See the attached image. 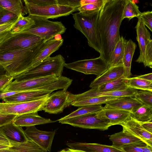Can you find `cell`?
Masks as SVG:
<instances>
[{
	"instance_id": "obj_12",
	"label": "cell",
	"mask_w": 152,
	"mask_h": 152,
	"mask_svg": "<svg viewBox=\"0 0 152 152\" xmlns=\"http://www.w3.org/2000/svg\"><path fill=\"white\" fill-rule=\"evenodd\" d=\"M56 130L52 131H42L35 126L26 127L24 133L29 139L33 141L45 151L50 152L52 145Z\"/></svg>"
},
{
	"instance_id": "obj_1",
	"label": "cell",
	"mask_w": 152,
	"mask_h": 152,
	"mask_svg": "<svg viewBox=\"0 0 152 152\" xmlns=\"http://www.w3.org/2000/svg\"><path fill=\"white\" fill-rule=\"evenodd\" d=\"M126 0H104L99 11L96 25L101 51L99 57L109 65L120 36L119 28Z\"/></svg>"
},
{
	"instance_id": "obj_32",
	"label": "cell",
	"mask_w": 152,
	"mask_h": 152,
	"mask_svg": "<svg viewBox=\"0 0 152 152\" xmlns=\"http://www.w3.org/2000/svg\"><path fill=\"white\" fill-rule=\"evenodd\" d=\"M34 23V20L28 16L20 15L10 32L12 34L21 33L29 29Z\"/></svg>"
},
{
	"instance_id": "obj_55",
	"label": "cell",
	"mask_w": 152,
	"mask_h": 152,
	"mask_svg": "<svg viewBox=\"0 0 152 152\" xmlns=\"http://www.w3.org/2000/svg\"><path fill=\"white\" fill-rule=\"evenodd\" d=\"M142 152H152V146L147 145L143 148Z\"/></svg>"
},
{
	"instance_id": "obj_46",
	"label": "cell",
	"mask_w": 152,
	"mask_h": 152,
	"mask_svg": "<svg viewBox=\"0 0 152 152\" xmlns=\"http://www.w3.org/2000/svg\"><path fill=\"white\" fill-rule=\"evenodd\" d=\"M29 3L40 6L57 4V0H26Z\"/></svg>"
},
{
	"instance_id": "obj_53",
	"label": "cell",
	"mask_w": 152,
	"mask_h": 152,
	"mask_svg": "<svg viewBox=\"0 0 152 152\" xmlns=\"http://www.w3.org/2000/svg\"><path fill=\"white\" fill-rule=\"evenodd\" d=\"M0 152H20L19 151L12 147L5 149H0Z\"/></svg>"
},
{
	"instance_id": "obj_13",
	"label": "cell",
	"mask_w": 152,
	"mask_h": 152,
	"mask_svg": "<svg viewBox=\"0 0 152 152\" xmlns=\"http://www.w3.org/2000/svg\"><path fill=\"white\" fill-rule=\"evenodd\" d=\"M58 77L55 75H53L19 81L14 80L9 83L1 92L6 93L26 90H33L39 86L56 81Z\"/></svg>"
},
{
	"instance_id": "obj_52",
	"label": "cell",
	"mask_w": 152,
	"mask_h": 152,
	"mask_svg": "<svg viewBox=\"0 0 152 152\" xmlns=\"http://www.w3.org/2000/svg\"><path fill=\"white\" fill-rule=\"evenodd\" d=\"M137 77L140 79L152 82V73L140 75Z\"/></svg>"
},
{
	"instance_id": "obj_41",
	"label": "cell",
	"mask_w": 152,
	"mask_h": 152,
	"mask_svg": "<svg viewBox=\"0 0 152 152\" xmlns=\"http://www.w3.org/2000/svg\"><path fill=\"white\" fill-rule=\"evenodd\" d=\"M145 67L152 68V40L146 45L145 52Z\"/></svg>"
},
{
	"instance_id": "obj_23",
	"label": "cell",
	"mask_w": 152,
	"mask_h": 152,
	"mask_svg": "<svg viewBox=\"0 0 152 152\" xmlns=\"http://www.w3.org/2000/svg\"><path fill=\"white\" fill-rule=\"evenodd\" d=\"M0 130L9 139L15 142L23 143L28 139L22 127L16 126L13 122L0 127Z\"/></svg>"
},
{
	"instance_id": "obj_57",
	"label": "cell",
	"mask_w": 152,
	"mask_h": 152,
	"mask_svg": "<svg viewBox=\"0 0 152 152\" xmlns=\"http://www.w3.org/2000/svg\"><path fill=\"white\" fill-rule=\"evenodd\" d=\"M10 147H11L7 145L0 144V149H7Z\"/></svg>"
},
{
	"instance_id": "obj_15",
	"label": "cell",
	"mask_w": 152,
	"mask_h": 152,
	"mask_svg": "<svg viewBox=\"0 0 152 152\" xmlns=\"http://www.w3.org/2000/svg\"><path fill=\"white\" fill-rule=\"evenodd\" d=\"M53 91L26 90L23 92L4 98L2 100L7 103H20L31 101L50 95Z\"/></svg>"
},
{
	"instance_id": "obj_45",
	"label": "cell",
	"mask_w": 152,
	"mask_h": 152,
	"mask_svg": "<svg viewBox=\"0 0 152 152\" xmlns=\"http://www.w3.org/2000/svg\"><path fill=\"white\" fill-rule=\"evenodd\" d=\"M14 77L6 74L0 77V92L4 89L8 85L12 82Z\"/></svg>"
},
{
	"instance_id": "obj_24",
	"label": "cell",
	"mask_w": 152,
	"mask_h": 152,
	"mask_svg": "<svg viewBox=\"0 0 152 152\" xmlns=\"http://www.w3.org/2000/svg\"><path fill=\"white\" fill-rule=\"evenodd\" d=\"M122 127V131L110 136L109 139L112 142L113 146L121 149V147L125 145L142 141Z\"/></svg>"
},
{
	"instance_id": "obj_18",
	"label": "cell",
	"mask_w": 152,
	"mask_h": 152,
	"mask_svg": "<svg viewBox=\"0 0 152 152\" xmlns=\"http://www.w3.org/2000/svg\"><path fill=\"white\" fill-rule=\"evenodd\" d=\"M123 64L109 67L104 73L96 77L90 84L91 88H96L105 83L115 80L124 75Z\"/></svg>"
},
{
	"instance_id": "obj_26",
	"label": "cell",
	"mask_w": 152,
	"mask_h": 152,
	"mask_svg": "<svg viewBox=\"0 0 152 152\" xmlns=\"http://www.w3.org/2000/svg\"><path fill=\"white\" fill-rule=\"evenodd\" d=\"M137 45L131 39L127 41L125 45L122 63L124 69V76L126 78L131 77V62Z\"/></svg>"
},
{
	"instance_id": "obj_44",
	"label": "cell",
	"mask_w": 152,
	"mask_h": 152,
	"mask_svg": "<svg viewBox=\"0 0 152 152\" xmlns=\"http://www.w3.org/2000/svg\"><path fill=\"white\" fill-rule=\"evenodd\" d=\"M16 116L13 114H0V127L13 122Z\"/></svg>"
},
{
	"instance_id": "obj_47",
	"label": "cell",
	"mask_w": 152,
	"mask_h": 152,
	"mask_svg": "<svg viewBox=\"0 0 152 152\" xmlns=\"http://www.w3.org/2000/svg\"><path fill=\"white\" fill-rule=\"evenodd\" d=\"M17 19L14 21L0 24V33L10 31L15 23Z\"/></svg>"
},
{
	"instance_id": "obj_35",
	"label": "cell",
	"mask_w": 152,
	"mask_h": 152,
	"mask_svg": "<svg viewBox=\"0 0 152 152\" xmlns=\"http://www.w3.org/2000/svg\"><path fill=\"white\" fill-rule=\"evenodd\" d=\"M10 141L12 146V147L20 152H45L40 146L29 139L27 141L23 143Z\"/></svg>"
},
{
	"instance_id": "obj_11",
	"label": "cell",
	"mask_w": 152,
	"mask_h": 152,
	"mask_svg": "<svg viewBox=\"0 0 152 152\" xmlns=\"http://www.w3.org/2000/svg\"><path fill=\"white\" fill-rule=\"evenodd\" d=\"M70 92L62 90L51 93L42 110L50 114H58L71 104Z\"/></svg>"
},
{
	"instance_id": "obj_33",
	"label": "cell",
	"mask_w": 152,
	"mask_h": 152,
	"mask_svg": "<svg viewBox=\"0 0 152 152\" xmlns=\"http://www.w3.org/2000/svg\"><path fill=\"white\" fill-rule=\"evenodd\" d=\"M126 84L128 87L137 90L152 91V82L136 77L126 78Z\"/></svg>"
},
{
	"instance_id": "obj_36",
	"label": "cell",
	"mask_w": 152,
	"mask_h": 152,
	"mask_svg": "<svg viewBox=\"0 0 152 152\" xmlns=\"http://www.w3.org/2000/svg\"><path fill=\"white\" fill-rule=\"evenodd\" d=\"M141 13L139 10L138 6L136 4L133 2L132 0H126L122 20L126 18H128L129 20L134 17L137 18Z\"/></svg>"
},
{
	"instance_id": "obj_19",
	"label": "cell",
	"mask_w": 152,
	"mask_h": 152,
	"mask_svg": "<svg viewBox=\"0 0 152 152\" xmlns=\"http://www.w3.org/2000/svg\"><path fill=\"white\" fill-rule=\"evenodd\" d=\"M56 121L49 118H43L39 115L38 113H33L17 115L13 123L16 126L26 127Z\"/></svg>"
},
{
	"instance_id": "obj_43",
	"label": "cell",
	"mask_w": 152,
	"mask_h": 152,
	"mask_svg": "<svg viewBox=\"0 0 152 152\" xmlns=\"http://www.w3.org/2000/svg\"><path fill=\"white\" fill-rule=\"evenodd\" d=\"M80 0H57V4L76 8L78 10L80 7Z\"/></svg>"
},
{
	"instance_id": "obj_20",
	"label": "cell",
	"mask_w": 152,
	"mask_h": 152,
	"mask_svg": "<svg viewBox=\"0 0 152 152\" xmlns=\"http://www.w3.org/2000/svg\"><path fill=\"white\" fill-rule=\"evenodd\" d=\"M66 145L71 149L87 152H124L121 149L115 148L112 145L79 142L67 143Z\"/></svg>"
},
{
	"instance_id": "obj_56",
	"label": "cell",
	"mask_w": 152,
	"mask_h": 152,
	"mask_svg": "<svg viewBox=\"0 0 152 152\" xmlns=\"http://www.w3.org/2000/svg\"><path fill=\"white\" fill-rule=\"evenodd\" d=\"M7 74L5 69L0 64V77Z\"/></svg>"
},
{
	"instance_id": "obj_58",
	"label": "cell",
	"mask_w": 152,
	"mask_h": 152,
	"mask_svg": "<svg viewBox=\"0 0 152 152\" xmlns=\"http://www.w3.org/2000/svg\"><path fill=\"white\" fill-rule=\"evenodd\" d=\"M6 11V10L0 6V18L3 15Z\"/></svg>"
},
{
	"instance_id": "obj_48",
	"label": "cell",
	"mask_w": 152,
	"mask_h": 152,
	"mask_svg": "<svg viewBox=\"0 0 152 152\" xmlns=\"http://www.w3.org/2000/svg\"><path fill=\"white\" fill-rule=\"evenodd\" d=\"M0 144L12 147L10 140L0 130Z\"/></svg>"
},
{
	"instance_id": "obj_49",
	"label": "cell",
	"mask_w": 152,
	"mask_h": 152,
	"mask_svg": "<svg viewBox=\"0 0 152 152\" xmlns=\"http://www.w3.org/2000/svg\"><path fill=\"white\" fill-rule=\"evenodd\" d=\"M140 123L146 131L152 134V121Z\"/></svg>"
},
{
	"instance_id": "obj_25",
	"label": "cell",
	"mask_w": 152,
	"mask_h": 152,
	"mask_svg": "<svg viewBox=\"0 0 152 152\" xmlns=\"http://www.w3.org/2000/svg\"><path fill=\"white\" fill-rule=\"evenodd\" d=\"M101 112L104 116L110 120L111 126L120 125L130 116L131 113L127 111L105 106L103 107Z\"/></svg>"
},
{
	"instance_id": "obj_17",
	"label": "cell",
	"mask_w": 152,
	"mask_h": 152,
	"mask_svg": "<svg viewBox=\"0 0 152 152\" xmlns=\"http://www.w3.org/2000/svg\"><path fill=\"white\" fill-rule=\"evenodd\" d=\"M120 125L141 139L147 145L152 146V134L146 131L139 122L134 119L131 116Z\"/></svg>"
},
{
	"instance_id": "obj_31",
	"label": "cell",
	"mask_w": 152,
	"mask_h": 152,
	"mask_svg": "<svg viewBox=\"0 0 152 152\" xmlns=\"http://www.w3.org/2000/svg\"><path fill=\"white\" fill-rule=\"evenodd\" d=\"M130 116L139 122L152 121V107L143 104L131 113Z\"/></svg>"
},
{
	"instance_id": "obj_28",
	"label": "cell",
	"mask_w": 152,
	"mask_h": 152,
	"mask_svg": "<svg viewBox=\"0 0 152 152\" xmlns=\"http://www.w3.org/2000/svg\"><path fill=\"white\" fill-rule=\"evenodd\" d=\"M23 1L21 0H0V6L4 10L19 16L28 14Z\"/></svg>"
},
{
	"instance_id": "obj_22",
	"label": "cell",
	"mask_w": 152,
	"mask_h": 152,
	"mask_svg": "<svg viewBox=\"0 0 152 152\" xmlns=\"http://www.w3.org/2000/svg\"><path fill=\"white\" fill-rule=\"evenodd\" d=\"M143 104L133 96H125L106 104L109 107L121 109L132 113Z\"/></svg>"
},
{
	"instance_id": "obj_51",
	"label": "cell",
	"mask_w": 152,
	"mask_h": 152,
	"mask_svg": "<svg viewBox=\"0 0 152 152\" xmlns=\"http://www.w3.org/2000/svg\"><path fill=\"white\" fill-rule=\"evenodd\" d=\"M12 34L10 31L0 33V43L9 37Z\"/></svg>"
},
{
	"instance_id": "obj_7",
	"label": "cell",
	"mask_w": 152,
	"mask_h": 152,
	"mask_svg": "<svg viewBox=\"0 0 152 152\" xmlns=\"http://www.w3.org/2000/svg\"><path fill=\"white\" fill-rule=\"evenodd\" d=\"M28 16L48 19L67 16L77 10L76 8L59 4L40 6L23 0Z\"/></svg>"
},
{
	"instance_id": "obj_14",
	"label": "cell",
	"mask_w": 152,
	"mask_h": 152,
	"mask_svg": "<svg viewBox=\"0 0 152 152\" xmlns=\"http://www.w3.org/2000/svg\"><path fill=\"white\" fill-rule=\"evenodd\" d=\"M137 91V90L129 88L123 90L102 93L92 92L88 90L83 93L77 94H74L70 93V100L71 103L85 99L98 96L134 97Z\"/></svg>"
},
{
	"instance_id": "obj_34",
	"label": "cell",
	"mask_w": 152,
	"mask_h": 152,
	"mask_svg": "<svg viewBox=\"0 0 152 152\" xmlns=\"http://www.w3.org/2000/svg\"><path fill=\"white\" fill-rule=\"evenodd\" d=\"M101 105H87L79 107L70 114L59 119L62 120L89 113H96L103 109Z\"/></svg>"
},
{
	"instance_id": "obj_2",
	"label": "cell",
	"mask_w": 152,
	"mask_h": 152,
	"mask_svg": "<svg viewBox=\"0 0 152 152\" xmlns=\"http://www.w3.org/2000/svg\"><path fill=\"white\" fill-rule=\"evenodd\" d=\"M44 40L29 48L11 50H0V64L8 75L14 77L30 68L36 56L45 46Z\"/></svg>"
},
{
	"instance_id": "obj_40",
	"label": "cell",
	"mask_w": 152,
	"mask_h": 152,
	"mask_svg": "<svg viewBox=\"0 0 152 152\" xmlns=\"http://www.w3.org/2000/svg\"><path fill=\"white\" fill-rule=\"evenodd\" d=\"M140 19L144 25L152 31V11H148L141 13L137 18Z\"/></svg>"
},
{
	"instance_id": "obj_37",
	"label": "cell",
	"mask_w": 152,
	"mask_h": 152,
	"mask_svg": "<svg viewBox=\"0 0 152 152\" xmlns=\"http://www.w3.org/2000/svg\"><path fill=\"white\" fill-rule=\"evenodd\" d=\"M134 97L143 104L152 107V91L146 90L138 91Z\"/></svg>"
},
{
	"instance_id": "obj_50",
	"label": "cell",
	"mask_w": 152,
	"mask_h": 152,
	"mask_svg": "<svg viewBox=\"0 0 152 152\" xmlns=\"http://www.w3.org/2000/svg\"><path fill=\"white\" fill-rule=\"evenodd\" d=\"M104 1V0H81L80 3L81 6L90 4H103Z\"/></svg>"
},
{
	"instance_id": "obj_30",
	"label": "cell",
	"mask_w": 152,
	"mask_h": 152,
	"mask_svg": "<svg viewBox=\"0 0 152 152\" xmlns=\"http://www.w3.org/2000/svg\"><path fill=\"white\" fill-rule=\"evenodd\" d=\"M126 41L123 36H120L113 51L109 68L123 64L122 59Z\"/></svg>"
},
{
	"instance_id": "obj_27",
	"label": "cell",
	"mask_w": 152,
	"mask_h": 152,
	"mask_svg": "<svg viewBox=\"0 0 152 152\" xmlns=\"http://www.w3.org/2000/svg\"><path fill=\"white\" fill-rule=\"evenodd\" d=\"M126 78L123 76L110 82L105 83L96 88H91L89 90L92 92L102 93L123 90L127 88Z\"/></svg>"
},
{
	"instance_id": "obj_38",
	"label": "cell",
	"mask_w": 152,
	"mask_h": 152,
	"mask_svg": "<svg viewBox=\"0 0 152 152\" xmlns=\"http://www.w3.org/2000/svg\"><path fill=\"white\" fill-rule=\"evenodd\" d=\"M103 4H85L81 6L78 10L79 11V12L83 15L91 14L99 12Z\"/></svg>"
},
{
	"instance_id": "obj_4",
	"label": "cell",
	"mask_w": 152,
	"mask_h": 152,
	"mask_svg": "<svg viewBox=\"0 0 152 152\" xmlns=\"http://www.w3.org/2000/svg\"><path fill=\"white\" fill-rule=\"evenodd\" d=\"M99 11L87 15L76 12L72 14V17L74 20V27L85 36L88 45L100 53L101 47L96 31Z\"/></svg>"
},
{
	"instance_id": "obj_59",
	"label": "cell",
	"mask_w": 152,
	"mask_h": 152,
	"mask_svg": "<svg viewBox=\"0 0 152 152\" xmlns=\"http://www.w3.org/2000/svg\"><path fill=\"white\" fill-rule=\"evenodd\" d=\"M54 38V39L57 40H59L62 39V37L61 34H58Z\"/></svg>"
},
{
	"instance_id": "obj_3",
	"label": "cell",
	"mask_w": 152,
	"mask_h": 152,
	"mask_svg": "<svg viewBox=\"0 0 152 152\" xmlns=\"http://www.w3.org/2000/svg\"><path fill=\"white\" fill-rule=\"evenodd\" d=\"M66 64L64 57L60 54L44 59L38 65L14 77L15 81H19L55 75L57 77L61 76Z\"/></svg>"
},
{
	"instance_id": "obj_8",
	"label": "cell",
	"mask_w": 152,
	"mask_h": 152,
	"mask_svg": "<svg viewBox=\"0 0 152 152\" xmlns=\"http://www.w3.org/2000/svg\"><path fill=\"white\" fill-rule=\"evenodd\" d=\"M50 95L39 99L30 102L15 103L0 102V114L18 115L38 113L42 110Z\"/></svg>"
},
{
	"instance_id": "obj_29",
	"label": "cell",
	"mask_w": 152,
	"mask_h": 152,
	"mask_svg": "<svg viewBox=\"0 0 152 152\" xmlns=\"http://www.w3.org/2000/svg\"><path fill=\"white\" fill-rule=\"evenodd\" d=\"M121 97H113L110 96H98L83 99L80 100L73 102L70 105L80 107L83 106L101 105L107 104L117 100Z\"/></svg>"
},
{
	"instance_id": "obj_39",
	"label": "cell",
	"mask_w": 152,
	"mask_h": 152,
	"mask_svg": "<svg viewBox=\"0 0 152 152\" xmlns=\"http://www.w3.org/2000/svg\"><path fill=\"white\" fill-rule=\"evenodd\" d=\"M147 145L141 141L123 145L121 149L124 152H142L143 148Z\"/></svg>"
},
{
	"instance_id": "obj_5",
	"label": "cell",
	"mask_w": 152,
	"mask_h": 152,
	"mask_svg": "<svg viewBox=\"0 0 152 152\" xmlns=\"http://www.w3.org/2000/svg\"><path fill=\"white\" fill-rule=\"evenodd\" d=\"M59 123L68 124L74 127L86 129H95L104 131L111 125L110 120L102 113L101 110L67 119L58 120Z\"/></svg>"
},
{
	"instance_id": "obj_54",
	"label": "cell",
	"mask_w": 152,
	"mask_h": 152,
	"mask_svg": "<svg viewBox=\"0 0 152 152\" xmlns=\"http://www.w3.org/2000/svg\"><path fill=\"white\" fill-rule=\"evenodd\" d=\"M58 152H87L83 151L75 150L71 148H67V149H63Z\"/></svg>"
},
{
	"instance_id": "obj_21",
	"label": "cell",
	"mask_w": 152,
	"mask_h": 152,
	"mask_svg": "<svg viewBox=\"0 0 152 152\" xmlns=\"http://www.w3.org/2000/svg\"><path fill=\"white\" fill-rule=\"evenodd\" d=\"M63 42V39L58 40L53 39L47 41L43 48L36 56L28 70L36 66L44 59L50 57L51 54L60 48Z\"/></svg>"
},
{
	"instance_id": "obj_42",
	"label": "cell",
	"mask_w": 152,
	"mask_h": 152,
	"mask_svg": "<svg viewBox=\"0 0 152 152\" xmlns=\"http://www.w3.org/2000/svg\"><path fill=\"white\" fill-rule=\"evenodd\" d=\"M18 18V16L6 10L0 18V24L15 20Z\"/></svg>"
},
{
	"instance_id": "obj_16",
	"label": "cell",
	"mask_w": 152,
	"mask_h": 152,
	"mask_svg": "<svg viewBox=\"0 0 152 152\" xmlns=\"http://www.w3.org/2000/svg\"><path fill=\"white\" fill-rule=\"evenodd\" d=\"M137 33V40L138 42L140 50V54L136 62L145 64V52L147 44L152 39L151 34L142 21L138 19L135 26Z\"/></svg>"
},
{
	"instance_id": "obj_9",
	"label": "cell",
	"mask_w": 152,
	"mask_h": 152,
	"mask_svg": "<svg viewBox=\"0 0 152 152\" xmlns=\"http://www.w3.org/2000/svg\"><path fill=\"white\" fill-rule=\"evenodd\" d=\"M64 67L86 75H95L97 77L104 73L109 68L107 63L99 56L93 59L66 63Z\"/></svg>"
},
{
	"instance_id": "obj_6",
	"label": "cell",
	"mask_w": 152,
	"mask_h": 152,
	"mask_svg": "<svg viewBox=\"0 0 152 152\" xmlns=\"http://www.w3.org/2000/svg\"><path fill=\"white\" fill-rule=\"evenodd\" d=\"M28 16L34 20V24L22 33L36 35L45 42L53 39L57 35L63 34L66 30V28L61 22L52 21L48 19Z\"/></svg>"
},
{
	"instance_id": "obj_10",
	"label": "cell",
	"mask_w": 152,
	"mask_h": 152,
	"mask_svg": "<svg viewBox=\"0 0 152 152\" xmlns=\"http://www.w3.org/2000/svg\"><path fill=\"white\" fill-rule=\"evenodd\" d=\"M43 40L39 36L28 33L12 34L0 43V50L23 49Z\"/></svg>"
}]
</instances>
